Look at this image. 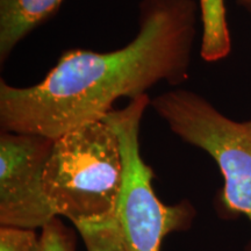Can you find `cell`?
<instances>
[{
  "instance_id": "9c48e42d",
  "label": "cell",
  "mask_w": 251,
  "mask_h": 251,
  "mask_svg": "<svg viewBox=\"0 0 251 251\" xmlns=\"http://www.w3.org/2000/svg\"><path fill=\"white\" fill-rule=\"evenodd\" d=\"M36 251H75V235L56 216L42 228Z\"/></svg>"
},
{
  "instance_id": "5b68a950",
  "label": "cell",
  "mask_w": 251,
  "mask_h": 251,
  "mask_svg": "<svg viewBox=\"0 0 251 251\" xmlns=\"http://www.w3.org/2000/svg\"><path fill=\"white\" fill-rule=\"evenodd\" d=\"M54 140L34 134L0 133V225L42 229L55 212L47 199L43 174Z\"/></svg>"
},
{
  "instance_id": "8992f818",
  "label": "cell",
  "mask_w": 251,
  "mask_h": 251,
  "mask_svg": "<svg viewBox=\"0 0 251 251\" xmlns=\"http://www.w3.org/2000/svg\"><path fill=\"white\" fill-rule=\"evenodd\" d=\"M63 0H0V63L4 64L13 50L54 17Z\"/></svg>"
},
{
  "instance_id": "277c9868",
  "label": "cell",
  "mask_w": 251,
  "mask_h": 251,
  "mask_svg": "<svg viewBox=\"0 0 251 251\" xmlns=\"http://www.w3.org/2000/svg\"><path fill=\"white\" fill-rule=\"evenodd\" d=\"M150 102L149 94H144L103 119L118 134L125 161L124 187L117 212L124 251H161L166 235L186 230L196 216L188 200L166 205L152 186L155 175L143 161L140 149L141 124Z\"/></svg>"
},
{
  "instance_id": "3957f363",
  "label": "cell",
  "mask_w": 251,
  "mask_h": 251,
  "mask_svg": "<svg viewBox=\"0 0 251 251\" xmlns=\"http://www.w3.org/2000/svg\"><path fill=\"white\" fill-rule=\"evenodd\" d=\"M150 106L176 136L214 159L225 179L222 203L251 222V119L235 121L201 94L180 87L158 94Z\"/></svg>"
},
{
  "instance_id": "ba28073f",
  "label": "cell",
  "mask_w": 251,
  "mask_h": 251,
  "mask_svg": "<svg viewBox=\"0 0 251 251\" xmlns=\"http://www.w3.org/2000/svg\"><path fill=\"white\" fill-rule=\"evenodd\" d=\"M76 229L87 251H124L117 216L96 224L77 226Z\"/></svg>"
},
{
  "instance_id": "7a4b0ae2",
  "label": "cell",
  "mask_w": 251,
  "mask_h": 251,
  "mask_svg": "<svg viewBox=\"0 0 251 251\" xmlns=\"http://www.w3.org/2000/svg\"><path fill=\"white\" fill-rule=\"evenodd\" d=\"M124 180L120 140L106 120L80 126L52 142L45 193L56 216L75 227L115 218Z\"/></svg>"
},
{
  "instance_id": "8fae6325",
  "label": "cell",
  "mask_w": 251,
  "mask_h": 251,
  "mask_svg": "<svg viewBox=\"0 0 251 251\" xmlns=\"http://www.w3.org/2000/svg\"><path fill=\"white\" fill-rule=\"evenodd\" d=\"M236 4L248 13L251 14V0H236Z\"/></svg>"
},
{
  "instance_id": "6da1fadb",
  "label": "cell",
  "mask_w": 251,
  "mask_h": 251,
  "mask_svg": "<svg viewBox=\"0 0 251 251\" xmlns=\"http://www.w3.org/2000/svg\"><path fill=\"white\" fill-rule=\"evenodd\" d=\"M196 0H141L139 31L120 49L64 51L39 83L0 80V129L55 140L103 120L119 99L190 78L197 36Z\"/></svg>"
},
{
  "instance_id": "30bf717a",
  "label": "cell",
  "mask_w": 251,
  "mask_h": 251,
  "mask_svg": "<svg viewBox=\"0 0 251 251\" xmlns=\"http://www.w3.org/2000/svg\"><path fill=\"white\" fill-rule=\"evenodd\" d=\"M37 242L39 238L31 229H0V251H36Z\"/></svg>"
},
{
  "instance_id": "52a82bcc",
  "label": "cell",
  "mask_w": 251,
  "mask_h": 251,
  "mask_svg": "<svg viewBox=\"0 0 251 251\" xmlns=\"http://www.w3.org/2000/svg\"><path fill=\"white\" fill-rule=\"evenodd\" d=\"M199 9L202 25L200 56L205 62L221 61L231 51L225 0H199Z\"/></svg>"
}]
</instances>
